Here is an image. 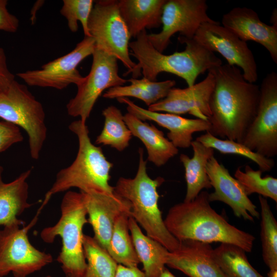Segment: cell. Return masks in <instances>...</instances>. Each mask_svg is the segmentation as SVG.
Listing matches in <instances>:
<instances>
[{"label":"cell","mask_w":277,"mask_h":277,"mask_svg":"<svg viewBox=\"0 0 277 277\" xmlns=\"http://www.w3.org/2000/svg\"><path fill=\"white\" fill-rule=\"evenodd\" d=\"M210 71L214 85L209 100L213 136L242 143L254 120L259 104L260 86L247 81L241 69L227 64Z\"/></svg>","instance_id":"cell-1"},{"label":"cell","mask_w":277,"mask_h":277,"mask_svg":"<svg viewBox=\"0 0 277 277\" xmlns=\"http://www.w3.org/2000/svg\"><path fill=\"white\" fill-rule=\"evenodd\" d=\"M208 194L202 191L193 201L172 206L164 220L168 230L179 242L192 240L231 244L251 252L254 236L230 224L216 212L210 206Z\"/></svg>","instance_id":"cell-2"},{"label":"cell","mask_w":277,"mask_h":277,"mask_svg":"<svg viewBox=\"0 0 277 277\" xmlns=\"http://www.w3.org/2000/svg\"><path fill=\"white\" fill-rule=\"evenodd\" d=\"M147 35L146 30H144L129 43L130 55L138 62L131 72L133 78H137L142 72L143 77L156 81L160 73L167 72L182 78L189 87L195 84L200 74L222 65L220 58L193 38L179 36L180 42L186 44L185 50L166 55L153 46Z\"/></svg>","instance_id":"cell-3"},{"label":"cell","mask_w":277,"mask_h":277,"mask_svg":"<svg viewBox=\"0 0 277 277\" xmlns=\"http://www.w3.org/2000/svg\"><path fill=\"white\" fill-rule=\"evenodd\" d=\"M69 128L77 137L78 152L73 163L57 173L55 182L45 194L42 203L44 206L54 194L71 188L85 193H114V187L109 184L113 164L107 160L101 147L92 144L86 123L80 120L75 121Z\"/></svg>","instance_id":"cell-4"},{"label":"cell","mask_w":277,"mask_h":277,"mask_svg":"<svg viewBox=\"0 0 277 277\" xmlns=\"http://www.w3.org/2000/svg\"><path fill=\"white\" fill-rule=\"evenodd\" d=\"M138 168L133 178L120 177L114 191L128 201L130 205V216L141 226L146 235L155 240L168 251L176 249L180 242L167 229L158 206L159 187L165 181L159 176L151 179L147 171V161L144 151L138 149Z\"/></svg>","instance_id":"cell-5"},{"label":"cell","mask_w":277,"mask_h":277,"mask_svg":"<svg viewBox=\"0 0 277 277\" xmlns=\"http://www.w3.org/2000/svg\"><path fill=\"white\" fill-rule=\"evenodd\" d=\"M61 216L52 226L44 228L40 234L42 240L52 243L60 236L62 246L57 261L65 277H84L87 267L83 248V229L88 223L87 212L83 193L68 191L61 204Z\"/></svg>","instance_id":"cell-6"},{"label":"cell","mask_w":277,"mask_h":277,"mask_svg":"<svg viewBox=\"0 0 277 277\" xmlns=\"http://www.w3.org/2000/svg\"><path fill=\"white\" fill-rule=\"evenodd\" d=\"M0 117L26 132L30 155L38 159L47 137L45 113L42 104L26 85L15 80L0 93Z\"/></svg>","instance_id":"cell-7"},{"label":"cell","mask_w":277,"mask_h":277,"mask_svg":"<svg viewBox=\"0 0 277 277\" xmlns=\"http://www.w3.org/2000/svg\"><path fill=\"white\" fill-rule=\"evenodd\" d=\"M44 206L25 226V222L4 226L0 230V277L11 272L14 277H27L52 263V256L35 248L28 236Z\"/></svg>","instance_id":"cell-8"},{"label":"cell","mask_w":277,"mask_h":277,"mask_svg":"<svg viewBox=\"0 0 277 277\" xmlns=\"http://www.w3.org/2000/svg\"><path fill=\"white\" fill-rule=\"evenodd\" d=\"M89 16L88 27L95 42V48L114 56L131 73L136 63L130 58L129 43L131 35L122 18L118 1H94Z\"/></svg>","instance_id":"cell-9"},{"label":"cell","mask_w":277,"mask_h":277,"mask_svg":"<svg viewBox=\"0 0 277 277\" xmlns=\"http://www.w3.org/2000/svg\"><path fill=\"white\" fill-rule=\"evenodd\" d=\"M88 74L77 86L74 97L66 105L68 114L80 117L86 123L91 111L102 93L110 88L123 86L127 80L118 74L117 60L105 51L95 48Z\"/></svg>","instance_id":"cell-10"},{"label":"cell","mask_w":277,"mask_h":277,"mask_svg":"<svg viewBox=\"0 0 277 277\" xmlns=\"http://www.w3.org/2000/svg\"><path fill=\"white\" fill-rule=\"evenodd\" d=\"M255 117L242 143L268 158L277 155V73L272 71L262 80Z\"/></svg>","instance_id":"cell-11"},{"label":"cell","mask_w":277,"mask_h":277,"mask_svg":"<svg viewBox=\"0 0 277 277\" xmlns=\"http://www.w3.org/2000/svg\"><path fill=\"white\" fill-rule=\"evenodd\" d=\"M208 6L205 0H166L163 8L162 30L148 34L153 46L163 53L176 33L186 38H193L200 26L215 21L207 14Z\"/></svg>","instance_id":"cell-12"},{"label":"cell","mask_w":277,"mask_h":277,"mask_svg":"<svg viewBox=\"0 0 277 277\" xmlns=\"http://www.w3.org/2000/svg\"><path fill=\"white\" fill-rule=\"evenodd\" d=\"M95 42L85 36L69 53L50 61L37 70L19 72L16 75L28 85L62 90L70 84L77 86L83 80L77 67L87 56L92 55Z\"/></svg>","instance_id":"cell-13"},{"label":"cell","mask_w":277,"mask_h":277,"mask_svg":"<svg viewBox=\"0 0 277 277\" xmlns=\"http://www.w3.org/2000/svg\"><path fill=\"white\" fill-rule=\"evenodd\" d=\"M193 39L207 50L219 53L227 61V64L240 68L244 78L248 82L254 83L257 81L256 63L247 42L218 22L202 24Z\"/></svg>","instance_id":"cell-14"},{"label":"cell","mask_w":277,"mask_h":277,"mask_svg":"<svg viewBox=\"0 0 277 277\" xmlns=\"http://www.w3.org/2000/svg\"><path fill=\"white\" fill-rule=\"evenodd\" d=\"M206 171L214 192L209 193L210 202L220 201L228 205L234 214L245 220L254 221L260 213L246 194L240 183L231 175L228 170L214 156L208 161Z\"/></svg>","instance_id":"cell-15"},{"label":"cell","mask_w":277,"mask_h":277,"mask_svg":"<svg viewBox=\"0 0 277 277\" xmlns=\"http://www.w3.org/2000/svg\"><path fill=\"white\" fill-rule=\"evenodd\" d=\"M208 74L202 81L185 88H171L164 98L148 107L154 112L177 115L188 113L197 118L208 120L211 115L209 100L214 85L213 73Z\"/></svg>","instance_id":"cell-16"},{"label":"cell","mask_w":277,"mask_h":277,"mask_svg":"<svg viewBox=\"0 0 277 277\" xmlns=\"http://www.w3.org/2000/svg\"><path fill=\"white\" fill-rule=\"evenodd\" d=\"M82 192L88 216V222L94 232L93 238L107 250L116 220L125 212L130 213V205L115 192L112 194Z\"/></svg>","instance_id":"cell-17"},{"label":"cell","mask_w":277,"mask_h":277,"mask_svg":"<svg viewBox=\"0 0 277 277\" xmlns=\"http://www.w3.org/2000/svg\"><path fill=\"white\" fill-rule=\"evenodd\" d=\"M222 24L241 40L261 44L277 64V27L261 21L254 10L246 7H234L223 15Z\"/></svg>","instance_id":"cell-18"},{"label":"cell","mask_w":277,"mask_h":277,"mask_svg":"<svg viewBox=\"0 0 277 277\" xmlns=\"http://www.w3.org/2000/svg\"><path fill=\"white\" fill-rule=\"evenodd\" d=\"M166 265L189 277H227L213 256L210 244L186 240L178 248L169 251Z\"/></svg>","instance_id":"cell-19"},{"label":"cell","mask_w":277,"mask_h":277,"mask_svg":"<svg viewBox=\"0 0 277 277\" xmlns=\"http://www.w3.org/2000/svg\"><path fill=\"white\" fill-rule=\"evenodd\" d=\"M117 100L126 104L128 112L140 120L153 121L168 130L167 138L177 148L191 147L193 134L196 132H207L210 126L208 120L187 118L180 115L150 111L138 106L127 97H120Z\"/></svg>","instance_id":"cell-20"},{"label":"cell","mask_w":277,"mask_h":277,"mask_svg":"<svg viewBox=\"0 0 277 277\" xmlns=\"http://www.w3.org/2000/svg\"><path fill=\"white\" fill-rule=\"evenodd\" d=\"M124 120L132 136L139 138L145 146L148 161L156 166L160 167L164 165L178 154V148L154 125L128 112L124 115Z\"/></svg>","instance_id":"cell-21"},{"label":"cell","mask_w":277,"mask_h":277,"mask_svg":"<svg viewBox=\"0 0 277 277\" xmlns=\"http://www.w3.org/2000/svg\"><path fill=\"white\" fill-rule=\"evenodd\" d=\"M4 168L0 166V226L23 222L17 217L32 206L28 202L29 186L27 182L32 169L22 173L9 183L3 180Z\"/></svg>","instance_id":"cell-22"},{"label":"cell","mask_w":277,"mask_h":277,"mask_svg":"<svg viewBox=\"0 0 277 277\" xmlns=\"http://www.w3.org/2000/svg\"><path fill=\"white\" fill-rule=\"evenodd\" d=\"M166 2V0L118 1L121 15L131 37L136 38L146 29L160 27Z\"/></svg>","instance_id":"cell-23"},{"label":"cell","mask_w":277,"mask_h":277,"mask_svg":"<svg viewBox=\"0 0 277 277\" xmlns=\"http://www.w3.org/2000/svg\"><path fill=\"white\" fill-rule=\"evenodd\" d=\"M191 147L193 154L192 157L185 154L180 155V162L185 168L187 191L184 202L193 201L203 189H210L212 186L206 171L209 160L214 156V150L205 146L201 143L192 141Z\"/></svg>","instance_id":"cell-24"},{"label":"cell","mask_w":277,"mask_h":277,"mask_svg":"<svg viewBox=\"0 0 277 277\" xmlns=\"http://www.w3.org/2000/svg\"><path fill=\"white\" fill-rule=\"evenodd\" d=\"M128 226L132 242L143 266L146 277H159L166 265L168 251L161 244L145 235L136 222L130 216Z\"/></svg>","instance_id":"cell-25"},{"label":"cell","mask_w":277,"mask_h":277,"mask_svg":"<svg viewBox=\"0 0 277 277\" xmlns=\"http://www.w3.org/2000/svg\"><path fill=\"white\" fill-rule=\"evenodd\" d=\"M129 85L118 86L107 89L103 94L106 98L132 97L143 101L148 107L164 98L175 85L174 80L151 81L146 78H131Z\"/></svg>","instance_id":"cell-26"},{"label":"cell","mask_w":277,"mask_h":277,"mask_svg":"<svg viewBox=\"0 0 277 277\" xmlns=\"http://www.w3.org/2000/svg\"><path fill=\"white\" fill-rule=\"evenodd\" d=\"M130 213L125 212L116 220L107 251L117 263L128 267H137L140 261L129 233Z\"/></svg>","instance_id":"cell-27"},{"label":"cell","mask_w":277,"mask_h":277,"mask_svg":"<svg viewBox=\"0 0 277 277\" xmlns=\"http://www.w3.org/2000/svg\"><path fill=\"white\" fill-rule=\"evenodd\" d=\"M213 256L227 277H264L250 264L246 251L238 246L221 243L213 249Z\"/></svg>","instance_id":"cell-28"},{"label":"cell","mask_w":277,"mask_h":277,"mask_svg":"<svg viewBox=\"0 0 277 277\" xmlns=\"http://www.w3.org/2000/svg\"><path fill=\"white\" fill-rule=\"evenodd\" d=\"M104 125L100 134L96 137L95 144L109 146L118 151L124 150L129 145L132 133L124 120L119 109L111 105L102 111Z\"/></svg>","instance_id":"cell-29"},{"label":"cell","mask_w":277,"mask_h":277,"mask_svg":"<svg viewBox=\"0 0 277 277\" xmlns=\"http://www.w3.org/2000/svg\"><path fill=\"white\" fill-rule=\"evenodd\" d=\"M83 248L87 262L84 277H114L117 263L93 237L84 235Z\"/></svg>","instance_id":"cell-30"},{"label":"cell","mask_w":277,"mask_h":277,"mask_svg":"<svg viewBox=\"0 0 277 277\" xmlns=\"http://www.w3.org/2000/svg\"><path fill=\"white\" fill-rule=\"evenodd\" d=\"M195 140L221 153L244 156L256 164L263 172L271 171L275 165L272 159L252 151L242 143L228 139H221L208 132L197 137Z\"/></svg>","instance_id":"cell-31"},{"label":"cell","mask_w":277,"mask_h":277,"mask_svg":"<svg viewBox=\"0 0 277 277\" xmlns=\"http://www.w3.org/2000/svg\"><path fill=\"white\" fill-rule=\"evenodd\" d=\"M259 200L263 259L269 270H277V222L266 199L259 195Z\"/></svg>","instance_id":"cell-32"},{"label":"cell","mask_w":277,"mask_h":277,"mask_svg":"<svg viewBox=\"0 0 277 277\" xmlns=\"http://www.w3.org/2000/svg\"><path fill=\"white\" fill-rule=\"evenodd\" d=\"M241 167L237 168L234 173L235 178L243 186L247 195L258 193L263 197H269L277 202V179L271 175L262 176L263 172L255 170L249 165H246L244 171Z\"/></svg>","instance_id":"cell-33"},{"label":"cell","mask_w":277,"mask_h":277,"mask_svg":"<svg viewBox=\"0 0 277 277\" xmlns=\"http://www.w3.org/2000/svg\"><path fill=\"white\" fill-rule=\"evenodd\" d=\"M94 1L93 0H64L60 10L65 17L68 27L72 32L78 30V23L82 24L85 36H90L88 23Z\"/></svg>","instance_id":"cell-34"},{"label":"cell","mask_w":277,"mask_h":277,"mask_svg":"<svg viewBox=\"0 0 277 277\" xmlns=\"http://www.w3.org/2000/svg\"><path fill=\"white\" fill-rule=\"evenodd\" d=\"M23 139L19 127L5 121H0V153Z\"/></svg>","instance_id":"cell-35"},{"label":"cell","mask_w":277,"mask_h":277,"mask_svg":"<svg viewBox=\"0 0 277 277\" xmlns=\"http://www.w3.org/2000/svg\"><path fill=\"white\" fill-rule=\"evenodd\" d=\"M8 1L0 0V31L15 32L19 27V20L7 9Z\"/></svg>","instance_id":"cell-36"},{"label":"cell","mask_w":277,"mask_h":277,"mask_svg":"<svg viewBox=\"0 0 277 277\" xmlns=\"http://www.w3.org/2000/svg\"><path fill=\"white\" fill-rule=\"evenodd\" d=\"M15 80V76L8 69L5 51L0 47V93L7 89Z\"/></svg>","instance_id":"cell-37"},{"label":"cell","mask_w":277,"mask_h":277,"mask_svg":"<svg viewBox=\"0 0 277 277\" xmlns=\"http://www.w3.org/2000/svg\"><path fill=\"white\" fill-rule=\"evenodd\" d=\"M114 277H146L143 271L138 267H128L117 265Z\"/></svg>","instance_id":"cell-38"},{"label":"cell","mask_w":277,"mask_h":277,"mask_svg":"<svg viewBox=\"0 0 277 277\" xmlns=\"http://www.w3.org/2000/svg\"><path fill=\"white\" fill-rule=\"evenodd\" d=\"M270 23H271V25L274 26L275 27H277V10L276 8H275L271 15L270 17Z\"/></svg>","instance_id":"cell-39"},{"label":"cell","mask_w":277,"mask_h":277,"mask_svg":"<svg viewBox=\"0 0 277 277\" xmlns=\"http://www.w3.org/2000/svg\"><path fill=\"white\" fill-rule=\"evenodd\" d=\"M159 277H175L167 268H165Z\"/></svg>","instance_id":"cell-40"},{"label":"cell","mask_w":277,"mask_h":277,"mask_svg":"<svg viewBox=\"0 0 277 277\" xmlns=\"http://www.w3.org/2000/svg\"><path fill=\"white\" fill-rule=\"evenodd\" d=\"M267 277H277V270H269Z\"/></svg>","instance_id":"cell-41"},{"label":"cell","mask_w":277,"mask_h":277,"mask_svg":"<svg viewBox=\"0 0 277 277\" xmlns=\"http://www.w3.org/2000/svg\"><path fill=\"white\" fill-rule=\"evenodd\" d=\"M45 277H53V276H52L51 275H48L45 276Z\"/></svg>","instance_id":"cell-42"}]
</instances>
